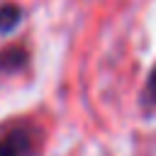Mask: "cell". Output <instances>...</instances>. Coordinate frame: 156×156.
Returning a JSON list of instances; mask_svg holds the SVG:
<instances>
[{"instance_id": "1", "label": "cell", "mask_w": 156, "mask_h": 156, "mask_svg": "<svg viewBox=\"0 0 156 156\" xmlns=\"http://www.w3.org/2000/svg\"><path fill=\"white\" fill-rule=\"evenodd\" d=\"M20 17H22V12H20L17 5H2L0 7V32L15 29L20 24Z\"/></svg>"}, {"instance_id": "2", "label": "cell", "mask_w": 156, "mask_h": 156, "mask_svg": "<svg viewBox=\"0 0 156 156\" xmlns=\"http://www.w3.org/2000/svg\"><path fill=\"white\" fill-rule=\"evenodd\" d=\"M22 149H24V139L20 134H12L0 141V156H22Z\"/></svg>"}, {"instance_id": "3", "label": "cell", "mask_w": 156, "mask_h": 156, "mask_svg": "<svg viewBox=\"0 0 156 156\" xmlns=\"http://www.w3.org/2000/svg\"><path fill=\"white\" fill-rule=\"evenodd\" d=\"M24 63V54L20 49H7L5 54H0V68L2 71H15Z\"/></svg>"}, {"instance_id": "4", "label": "cell", "mask_w": 156, "mask_h": 156, "mask_svg": "<svg viewBox=\"0 0 156 156\" xmlns=\"http://www.w3.org/2000/svg\"><path fill=\"white\" fill-rule=\"evenodd\" d=\"M146 95H149L151 102H156V68L151 71V78H149V83H146Z\"/></svg>"}]
</instances>
